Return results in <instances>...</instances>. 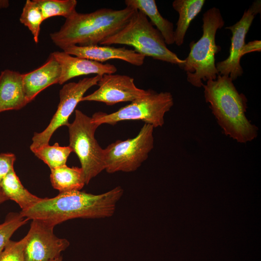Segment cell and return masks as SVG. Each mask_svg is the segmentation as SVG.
Returning a JSON list of instances; mask_svg holds the SVG:
<instances>
[{"mask_svg": "<svg viewBox=\"0 0 261 261\" xmlns=\"http://www.w3.org/2000/svg\"><path fill=\"white\" fill-rule=\"evenodd\" d=\"M123 193L120 186L98 195L80 190L60 192L51 198H42L20 213L29 220H40L54 227L76 218H109L114 214Z\"/></svg>", "mask_w": 261, "mask_h": 261, "instance_id": "obj_1", "label": "cell"}, {"mask_svg": "<svg viewBox=\"0 0 261 261\" xmlns=\"http://www.w3.org/2000/svg\"><path fill=\"white\" fill-rule=\"evenodd\" d=\"M229 76L218 75L203 85L204 97L223 133L240 143L254 140L258 128L246 117L247 99Z\"/></svg>", "mask_w": 261, "mask_h": 261, "instance_id": "obj_2", "label": "cell"}, {"mask_svg": "<svg viewBox=\"0 0 261 261\" xmlns=\"http://www.w3.org/2000/svg\"><path fill=\"white\" fill-rule=\"evenodd\" d=\"M136 11L126 6L120 10L102 8L89 13L76 12L50 36L61 49L71 45H99L124 28Z\"/></svg>", "mask_w": 261, "mask_h": 261, "instance_id": "obj_3", "label": "cell"}, {"mask_svg": "<svg viewBox=\"0 0 261 261\" xmlns=\"http://www.w3.org/2000/svg\"><path fill=\"white\" fill-rule=\"evenodd\" d=\"M203 35L196 42L192 41L190 51L183 67L188 83L196 87H203V81L214 80L219 73L216 68L215 55L221 50L216 43V35L224 25L220 11L216 7L203 14Z\"/></svg>", "mask_w": 261, "mask_h": 261, "instance_id": "obj_4", "label": "cell"}, {"mask_svg": "<svg viewBox=\"0 0 261 261\" xmlns=\"http://www.w3.org/2000/svg\"><path fill=\"white\" fill-rule=\"evenodd\" d=\"M125 44L133 47L140 55L178 65L182 69L181 59L166 46L160 33L148 18L137 10L129 22L120 31L102 41L101 45Z\"/></svg>", "mask_w": 261, "mask_h": 261, "instance_id": "obj_5", "label": "cell"}, {"mask_svg": "<svg viewBox=\"0 0 261 261\" xmlns=\"http://www.w3.org/2000/svg\"><path fill=\"white\" fill-rule=\"evenodd\" d=\"M174 104L173 97L170 92L158 93L148 89L146 95L117 111L111 114L97 112L91 119L99 126L103 124L115 125L125 120H142L155 128L163 125L164 116Z\"/></svg>", "mask_w": 261, "mask_h": 261, "instance_id": "obj_6", "label": "cell"}, {"mask_svg": "<svg viewBox=\"0 0 261 261\" xmlns=\"http://www.w3.org/2000/svg\"><path fill=\"white\" fill-rule=\"evenodd\" d=\"M99 126L91 117L75 110V118L68 126L69 146L77 155L86 184L105 170L104 152L95 138Z\"/></svg>", "mask_w": 261, "mask_h": 261, "instance_id": "obj_7", "label": "cell"}, {"mask_svg": "<svg viewBox=\"0 0 261 261\" xmlns=\"http://www.w3.org/2000/svg\"><path fill=\"white\" fill-rule=\"evenodd\" d=\"M154 128L145 123L135 137L117 140L104 149L106 172L129 173L137 170L154 148Z\"/></svg>", "mask_w": 261, "mask_h": 261, "instance_id": "obj_8", "label": "cell"}, {"mask_svg": "<svg viewBox=\"0 0 261 261\" xmlns=\"http://www.w3.org/2000/svg\"><path fill=\"white\" fill-rule=\"evenodd\" d=\"M101 76L96 75L86 77L77 82L65 84L59 90V102L57 110L48 126L42 132L35 133L32 139L30 149L34 151L49 144V140L54 132L62 126L69 125L68 121L71 115L77 104L81 102L87 91L92 87L97 85Z\"/></svg>", "mask_w": 261, "mask_h": 261, "instance_id": "obj_9", "label": "cell"}, {"mask_svg": "<svg viewBox=\"0 0 261 261\" xmlns=\"http://www.w3.org/2000/svg\"><path fill=\"white\" fill-rule=\"evenodd\" d=\"M54 228L41 220H32L27 234L25 261H51L61 256L70 242L56 236Z\"/></svg>", "mask_w": 261, "mask_h": 261, "instance_id": "obj_10", "label": "cell"}, {"mask_svg": "<svg viewBox=\"0 0 261 261\" xmlns=\"http://www.w3.org/2000/svg\"><path fill=\"white\" fill-rule=\"evenodd\" d=\"M261 0L255 1L245 11L240 20L225 28L231 31L232 36L229 56L225 60L216 64L219 75L229 76L232 81L242 75L243 69L240 64V59L246 44V36L255 16L261 13Z\"/></svg>", "mask_w": 261, "mask_h": 261, "instance_id": "obj_11", "label": "cell"}, {"mask_svg": "<svg viewBox=\"0 0 261 261\" xmlns=\"http://www.w3.org/2000/svg\"><path fill=\"white\" fill-rule=\"evenodd\" d=\"M97 85L99 88L91 94L84 96L81 102H98L112 105L121 102H131L148 92V90L138 87L134 79L126 75L104 74L101 77Z\"/></svg>", "mask_w": 261, "mask_h": 261, "instance_id": "obj_12", "label": "cell"}, {"mask_svg": "<svg viewBox=\"0 0 261 261\" xmlns=\"http://www.w3.org/2000/svg\"><path fill=\"white\" fill-rule=\"evenodd\" d=\"M61 68V76L58 84L62 85L75 77L95 74L102 76L115 73L116 67L113 64L103 63L79 58L64 51H55L51 53Z\"/></svg>", "mask_w": 261, "mask_h": 261, "instance_id": "obj_13", "label": "cell"}, {"mask_svg": "<svg viewBox=\"0 0 261 261\" xmlns=\"http://www.w3.org/2000/svg\"><path fill=\"white\" fill-rule=\"evenodd\" d=\"M65 53L98 62L119 59L136 66H142L145 57L134 50L125 47H115L110 45H71L62 49Z\"/></svg>", "mask_w": 261, "mask_h": 261, "instance_id": "obj_14", "label": "cell"}, {"mask_svg": "<svg viewBox=\"0 0 261 261\" xmlns=\"http://www.w3.org/2000/svg\"><path fill=\"white\" fill-rule=\"evenodd\" d=\"M60 76V66L51 53L41 66L22 74L24 89L29 102L46 87L58 84Z\"/></svg>", "mask_w": 261, "mask_h": 261, "instance_id": "obj_15", "label": "cell"}, {"mask_svg": "<svg viewBox=\"0 0 261 261\" xmlns=\"http://www.w3.org/2000/svg\"><path fill=\"white\" fill-rule=\"evenodd\" d=\"M28 103L22 74L8 69L2 71L0 74V113L20 109Z\"/></svg>", "mask_w": 261, "mask_h": 261, "instance_id": "obj_16", "label": "cell"}, {"mask_svg": "<svg viewBox=\"0 0 261 261\" xmlns=\"http://www.w3.org/2000/svg\"><path fill=\"white\" fill-rule=\"evenodd\" d=\"M126 6L132 7L143 13L150 20L153 26L162 36L166 44H174L173 24L160 14L155 0H125Z\"/></svg>", "mask_w": 261, "mask_h": 261, "instance_id": "obj_17", "label": "cell"}, {"mask_svg": "<svg viewBox=\"0 0 261 261\" xmlns=\"http://www.w3.org/2000/svg\"><path fill=\"white\" fill-rule=\"evenodd\" d=\"M204 0H175L173 8L179 14L174 30V44L177 46L183 44L187 31L191 22L202 9Z\"/></svg>", "mask_w": 261, "mask_h": 261, "instance_id": "obj_18", "label": "cell"}, {"mask_svg": "<svg viewBox=\"0 0 261 261\" xmlns=\"http://www.w3.org/2000/svg\"><path fill=\"white\" fill-rule=\"evenodd\" d=\"M0 189L8 200L14 201L19 205L21 210L29 208L42 199L31 194L24 187L14 169L4 177Z\"/></svg>", "mask_w": 261, "mask_h": 261, "instance_id": "obj_19", "label": "cell"}, {"mask_svg": "<svg viewBox=\"0 0 261 261\" xmlns=\"http://www.w3.org/2000/svg\"><path fill=\"white\" fill-rule=\"evenodd\" d=\"M53 187L60 192L80 190L86 184L82 168L66 165L51 170Z\"/></svg>", "mask_w": 261, "mask_h": 261, "instance_id": "obj_20", "label": "cell"}, {"mask_svg": "<svg viewBox=\"0 0 261 261\" xmlns=\"http://www.w3.org/2000/svg\"><path fill=\"white\" fill-rule=\"evenodd\" d=\"M72 152V150L69 146H61L58 143L53 145H45L32 151L51 170L65 165Z\"/></svg>", "mask_w": 261, "mask_h": 261, "instance_id": "obj_21", "label": "cell"}, {"mask_svg": "<svg viewBox=\"0 0 261 261\" xmlns=\"http://www.w3.org/2000/svg\"><path fill=\"white\" fill-rule=\"evenodd\" d=\"M39 6L44 20L55 16L66 19L76 12V0H35Z\"/></svg>", "mask_w": 261, "mask_h": 261, "instance_id": "obj_22", "label": "cell"}, {"mask_svg": "<svg viewBox=\"0 0 261 261\" xmlns=\"http://www.w3.org/2000/svg\"><path fill=\"white\" fill-rule=\"evenodd\" d=\"M19 20L30 31L34 42L37 44L41 26L44 19L42 11L35 0H26Z\"/></svg>", "mask_w": 261, "mask_h": 261, "instance_id": "obj_23", "label": "cell"}, {"mask_svg": "<svg viewBox=\"0 0 261 261\" xmlns=\"http://www.w3.org/2000/svg\"><path fill=\"white\" fill-rule=\"evenodd\" d=\"M29 219L20 213L10 212L0 224V253L10 240L14 233L20 227L26 224Z\"/></svg>", "mask_w": 261, "mask_h": 261, "instance_id": "obj_24", "label": "cell"}, {"mask_svg": "<svg viewBox=\"0 0 261 261\" xmlns=\"http://www.w3.org/2000/svg\"><path fill=\"white\" fill-rule=\"evenodd\" d=\"M28 236L18 241L10 240L0 253V261H25L24 250Z\"/></svg>", "mask_w": 261, "mask_h": 261, "instance_id": "obj_25", "label": "cell"}, {"mask_svg": "<svg viewBox=\"0 0 261 261\" xmlns=\"http://www.w3.org/2000/svg\"><path fill=\"white\" fill-rule=\"evenodd\" d=\"M16 160L12 153L0 154V190L1 184L4 177L13 170Z\"/></svg>", "mask_w": 261, "mask_h": 261, "instance_id": "obj_26", "label": "cell"}, {"mask_svg": "<svg viewBox=\"0 0 261 261\" xmlns=\"http://www.w3.org/2000/svg\"><path fill=\"white\" fill-rule=\"evenodd\" d=\"M261 42L260 40L253 41L249 42L247 44H246L242 52V56L250 52H261Z\"/></svg>", "mask_w": 261, "mask_h": 261, "instance_id": "obj_27", "label": "cell"}, {"mask_svg": "<svg viewBox=\"0 0 261 261\" xmlns=\"http://www.w3.org/2000/svg\"><path fill=\"white\" fill-rule=\"evenodd\" d=\"M8 199L4 195L2 192L0 190V204L7 201Z\"/></svg>", "mask_w": 261, "mask_h": 261, "instance_id": "obj_28", "label": "cell"}, {"mask_svg": "<svg viewBox=\"0 0 261 261\" xmlns=\"http://www.w3.org/2000/svg\"><path fill=\"white\" fill-rule=\"evenodd\" d=\"M9 5L8 0H0V8H5Z\"/></svg>", "mask_w": 261, "mask_h": 261, "instance_id": "obj_29", "label": "cell"}, {"mask_svg": "<svg viewBox=\"0 0 261 261\" xmlns=\"http://www.w3.org/2000/svg\"><path fill=\"white\" fill-rule=\"evenodd\" d=\"M51 261H63L62 257L61 256H60L59 257Z\"/></svg>", "mask_w": 261, "mask_h": 261, "instance_id": "obj_30", "label": "cell"}]
</instances>
